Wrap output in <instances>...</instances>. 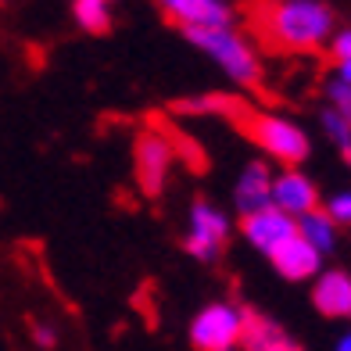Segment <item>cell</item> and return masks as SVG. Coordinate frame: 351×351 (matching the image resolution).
Here are the masks:
<instances>
[{"mask_svg":"<svg viewBox=\"0 0 351 351\" xmlns=\"http://www.w3.org/2000/svg\"><path fill=\"white\" fill-rule=\"evenodd\" d=\"M258 36L287 54H312L330 43L337 14L326 0H262L254 8Z\"/></svg>","mask_w":351,"mask_h":351,"instance_id":"cell-1","label":"cell"},{"mask_svg":"<svg viewBox=\"0 0 351 351\" xmlns=\"http://www.w3.org/2000/svg\"><path fill=\"white\" fill-rule=\"evenodd\" d=\"M186 43L201 51L212 65L241 90H262L265 83V65L254 40L233 25H204V29H183Z\"/></svg>","mask_w":351,"mask_h":351,"instance_id":"cell-2","label":"cell"},{"mask_svg":"<svg viewBox=\"0 0 351 351\" xmlns=\"http://www.w3.org/2000/svg\"><path fill=\"white\" fill-rule=\"evenodd\" d=\"M241 130L247 140L269 158L273 165H305L312 154V136L305 133V125L280 115V111H241Z\"/></svg>","mask_w":351,"mask_h":351,"instance_id":"cell-3","label":"cell"},{"mask_svg":"<svg viewBox=\"0 0 351 351\" xmlns=\"http://www.w3.org/2000/svg\"><path fill=\"white\" fill-rule=\"evenodd\" d=\"M247 308L237 301H208L186 326V341L194 351H233L244 348Z\"/></svg>","mask_w":351,"mask_h":351,"instance_id":"cell-4","label":"cell"},{"mask_svg":"<svg viewBox=\"0 0 351 351\" xmlns=\"http://www.w3.org/2000/svg\"><path fill=\"white\" fill-rule=\"evenodd\" d=\"M233 237V222H230V212L219 208L215 201L208 197H197L186 212V233H183V251L190 254L194 262L201 265H215L222 258Z\"/></svg>","mask_w":351,"mask_h":351,"instance_id":"cell-5","label":"cell"},{"mask_svg":"<svg viewBox=\"0 0 351 351\" xmlns=\"http://www.w3.org/2000/svg\"><path fill=\"white\" fill-rule=\"evenodd\" d=\"M172 165H176L172 136H165L162 130L136 133V140H133V176H136V186L143 190V194L147 197L165 194Z\"/></svg>","mask_w":351,"mask_h":351,"instance_id":"cell-6","label":"cell"},{"mask_svg":"<svg viewBox=\"0 0 351 351\" xmlns=\"http://www.w3.org/2000/svg\"><path fill=\"white\" fill-rule=\"evenodd\" d=\"M244 237V244L254 247L258 254H273L283 241H291V237L298 233V219L291 212H283L280 204H262V208H254L247 215H241V230H237Z\"/></svg>","mask_w":351,"mask_h":351,"instance_id":"cell-7","label":"cell"},{"mask_svg":"<svg viewBox=\"0 0 351 351\" xmlns=\"http://www.w3.org/2000/svg\"><path fill=\"white\" fill-rule=\"evenodd\" d=\"M154 8L180 29L233 25L237 22V11L230 0H154Z\"/></svg>","mask_w":351,"mask_h":351,"instance_id":"cell-8","label":"cell"},{"mask_svg":"<svg viewBox=\"0 0 351 351\" xmlns=\"http://www.w3.org/2000/svg\"><path fill=\"white\" fill-rule=\"evenodd\" d=\"M265 258L276 269V276H283L287 283H312V276L323 269L326 254L315 244H308L301 233H294L291 241H283L273 254H265Z\"/></svg>","mask_w":351,"mask_h":351,"instance_id":"cell-9","label":"cell"},{"mask_svg":"<svg viewBox=\"0 0 351 351\" xmlns=\"http://www.w3.org/2000/svg\"><path fill=\"white\" fill-rule=\"evenodd\" d=\"M273 204H280L283 212H291L294 219L305 215L323 204V194L308 172H301V165H280L273 176Z\"/></svg>","mask_w":351,"mask_h":351,"instance_id":"cell-10","label":"cell"},{"mask_svg":"<svg viewBox=\"0 0 351 351\" xmlns=\"http://www.w3.org/2000/svg\"><path fill=\"white\" fill-rule=\"evenodd\" d=\"M273 176H276V169H273L269 158H254V162H247L241 172H237V180H233V208H237V215H247V212L273 201Z\"/></svg>","mask_w":351,"mask_h":351,"instance_id":"cell-11","label":"cell"},{"mask_svg":"<svg viewBox=\"0 0 351 351\" xmlns=\"http://www.w3.org/2000/svg\"><path fill=\"white\" fill-rule=\"evenodd\" d=\"M312 305L323 319L351 323V273L348 269H319L312 276Z\"/></svg>","mask_w":351,"mask_h":351,"instance_id":"cell-12","label":"cell"},{"mask_svg":"<svg viewBox=\"0 0 351 351\" xmlns=\"http://www.w3.org/2000/svg\"><path fill=\"white\" fill-rule=\"evenodd\" d=\"M244 348L251 351H298V341L287 333L276 319L247 308V326H244Z\"/></svg>","mask_w":351,"mask_h":351,"instance_id":"cell-13","label":"cell"},{"mask_svg":"<svg viewBox=\"0 0 351 351\" xmlns=\"http://www.w3.org/2000/svg\"><path fill=\"white\" fill-rule=\"evenodd\" d=\"M298 233L305 237L308 244H315L323 254H333L341 244V226L333 222V215L319 204V208L305 212V215H298Z\"/></svg>","mask_w":351,"mask_h":351,"instance_id":"cell-14","label":"cell"},{"mask_svg":"<svg viewBox=\"0 0 351 351\" xmlns=\"http://www.w3.org/2000/svg\"><path fill=\"white\" fill-rule=\"evenodd\" d=\"M72 19L90 36H104L111 29V0H72Z\"/></svg>","mask_w":351,"mask_h":351,"instance_id":"cell-15","label":"cell"},{"mask_svg":"<svg viewBox=\"0 0 351 351\" xmlns=\"http://www.w3.org/2000/svg\"><path fill=\"white\" fill-rule=\"evenodd\" d=\"M319 122H323V133H326V140H330L333 147L341 151V158L351 165V119H344L341 111H333V108H323V115H319Z\"/></svg>","mask_w":351,"mask_h":351,"instance_id":"cell-16","label":"cell"},{"mask_svg":"<svg viewBox=\"0 0 351 351\" xmlns=\"http://www.w3.org/2000/svg\"><path fill=\"white\" fill-rule=\"evenodd\" d=\"M326 51H330L333 75H341V79H348V83H351V25L348 29H333Z\"/></svg>","mask_w":351,"mask_h":351,"instance_id":"cell-17","label":"cell"},{"mask_svg":"<svg viewBox=\"0 0 351 351\" xmlns=\"http://www.w3.org/2000/svg\"><path fill=\"white\" fill-rule=\"evenodd\" d=\"M180 111H183V115H230V111H241V108H237V101H230V97L208 93V97L180 101Z\"/></svg>","mask_w":351,"mask_h":351,"instance_id":"cell-18","label":"cell"},{"mask_svg":"<svg viewBox=\"0 0 351 351\" xmlns=\"http://www.w3.org/2000/svg\"><path fill=\"white\" fill-rule=\"evenodd\" d=\"M326 108L341 111L344 119H351V83L341 75H330L326 79Z\"/></svg>","mask_w":351,"mask_h":351,"instance_id":"cell-19","label":"cell"},{"mask_svg":"<svg viewBox=\"0 0 351 351\" xmlns=\"http://www.w3.org/2000/svg\"><path fill=\"white\" fill-rule=\"evenodd\" d=\"M323 208L333 215V222H337L341 230H351V186L333 190V194L323 201Z\"/></svg>","mask_w":351,"mask_h":351,"instance_id":"cell-20","label":"cell"},{"mask_svg":"<svg viewBox=\"0 0 351 351\" xmlns=\"http://www.w3.org/2000/svg\"><path fill=\"white\" fill-rule=\"evenodd\" d=\"M29 337H33V344L36 348H43V351H51V348H58V326L54 323H33L29 326Z\"/></svg>","mask_w":351,"mask_h":351,"instance_id":"cell-21","label":"cell"},{"mask_svg":"<svg viewBox=\"0 0 351 351\" xmlns=\"http://www.w3.org/2000/svg\"><path fill=\"white\" fill-rule=\"evenodd\" d=\"M333 348H337V351H351V326L341 333V337H337V344H333Z\"/></svg>","mask_w":351,"mask_h":351,"instance_id":"cell-22","label":"cell"},{"mask_svg":"<svg viewBox=\"0 0 351 351\" xmlns=\"http://www.w3.org/2000/svg\"><path fill=\"white\" fill-rule=\"evenodd\" d=\"M111 4H115V0H111Z\"/></svg>","mask_w":351,"mask_h":351,"instance_id":"cell-23","label":"cell"},{"mask_svg":"<svg viewBox=\"0 0 351 351\" xmlns=\"http://www.w3.org/2000/svg\"><path fill=\"white\" fill-rule=\"evenodd\" d=\"M0 4H4V0H0Z\"/></svg>","mask_w":351,"mask_h":351,"instance_id":"cell-24","label":"cell"}]
</instances>
